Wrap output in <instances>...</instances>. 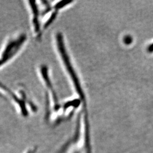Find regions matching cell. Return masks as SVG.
I'll return each mask as SVG.
<instances>
[{"mask_svg": "<svg viewBox=\"0 0 153 153\" xmlns=\"http://www.w3.org/2000/svg\"><path fill=\"white\" fill-rule=\"evenodd\" d=\"M131 41V37H129V36L126 37L125 39H124V42H125V43H126V44H129V43H130Z\"/></svg>", "mask_w": 153, "mask_h": 153, "instance_id": "5", "label": "cell"}, {"mask_svg": "<svg viewBox=\"0 0 153 153\" xmlns=\"http://www.w3.org/2000/svg\"><path fill=\"white\" fill-rule=\"evenodd\" d=\"M28 6L30 10L31 14V21L33 26V33L36 37L40 36V24L39 21V10L38 6L36 4V1H27Z\"/></svg>", "mask_w": 153, "mask_h": 153, "instance_id": "3", "label": "cell"}, {"mask_svg": "<svg viewBox=\"0 0 153 153\" xmlns=\"http://www.w3.org/2000/svg\"><path fill=\"white\" fill-rule=\"evenodd\" d=\"M27 41L25 33H15L6 39L0 48V69L14 60Z\"/></svg>", "mask_w": 153, "mask_h": 153, "instance_id": "1", "label": "cell"}, {"mask_svg": "<svg viewBox=\"0 0 153 153\" xmlns=\"http://www.w3.org/2000/svg\"><path fill=\"white\" fill-rule=\"evenodd\" d=\"M11 90L2 82L0 81V97L4 99H9Z\"/></svg>", "mask_w": 153, "mask_h": 153, "instance_id": "4", "label": "cell"}, {"mask_svg": "<svg viewBox=\"0 0 153 153\" xmlns=\"http://www.w3.org/2000/svg\"><path fill=\"white\" fill-rule=\"evenodd\" d=\"M9 99L16 108L23 116H27L28 114L27 105L31 104L26 91L22 88H18L14 90H11Z\"/></svg>", "mask_w": 153, "mask_h": 153, "instance_id": "2", "label": "cell"}]
</instances>
